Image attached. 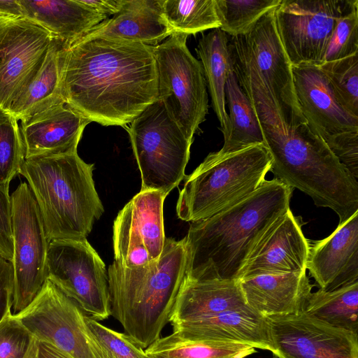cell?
<instances>
[{
  "mask_svg": "<svg viewBox=\"0 0 358 358\" xmlns=\"http://www.w3.org/2000/svg\"><path fill=\"white\" fill-rule=\"evenodd\" d=\"M238 281L246 303L264 317L301 311L313 287L306 271L259 275Z\"/></svg>",
  "mask_w": 358,
  "mask_h": 358,
  "instance_id": "cell-22",
  "label": "cell"
},
{
  "mask_svg": "<svg viewBox=\"0 0 358 358\" xmlns=\"http://www.w3.org/2000/svg\"><path fill=\"white\" fill-rule=\"evenodd\" d=\"M293 189L274 178L250 196L206 219L192 222L185 240V276L238 280L255 245L290 208Z\"/></svg>",
  "mask_w": 358,
  "mask_h": 358,
  "instance_id": "cell-2",
  "label": "cell"
},
{
  "mask_svg": "<svg viewBox=\"0 0 358 358\" xmlns=\"http://www.w3.org/2000/svg\"><path fill=\"white\" fill-rule=\"evenodd\" d=\"M87 325L108 358H150L124 333L113 330L88 315Z\"/></svg>",
  "mask_w": 358,
  "mask_h": 358,
  "instance_id": "cell-36",
  "label": "cell"
},
{
  "mask_svg": "<svg viewBox=\"0 0 358 358\" xmlns=\"http://www.w3.org/2000/svg\"><path fill=\"white\" fill-rule=\"evenodd\" d=\"M46 276L92 318L111 315L106 265L87 238L50 241Z\"/></svg>",
  "mask_w": 358,
  "mask_h": 358,
  "instance_id": "cell-10",
  "label": "cell"
},
{
  "mask_svg": "<svg viewBox=\"0 0 358 358\" xmlns=\"http://www.w3.org/2000/svg\"><path fill=\"white\" fill-rule=\"evenodd\" d=\"M302 311L332 327L358 335V282L333 291L310 292Z\"/></svg>",
  "mask_w": 358,
  "mask_h": 358,
  "instance_id": "cell-30",
  "label": "cell"
},
{
  "mask_svg": "<svg viewBox=\"0 0 358 358\" xmlns=\"http://www.w3.org/2000/svg\"><path fill=\"white\" fill-rule=\"evenodd\" d=\"M290 208L275 221L251 252L239 280L259 275L306 271L310 241Z\"/></svg>",
  "mask_w": 358,
  "mask_h": 358,
  "instance_id": "cell-17",
  "label": "cell"
},
{
  "mask_svg": "<svg viewBox=\"0 0 358 358\" xmlns=\"http://www.w3.org/2000/svg\"><path fill=\"white\" fill-rule=\"evenodd\" d=\"M50 34L26 17L0 19V108L8 110L42 65Z\"/></svg>",
  "mask_w": 358,
  "mask_h": 358,
  "instance_id": "cell-15",
  "label": "cell"
},
{
  "mask_svg": "<svg viewBox=\"0 0 358 358\" xmlns=\"http://www.w3.org/2000/svg\"><path fill=\"white\" fill-rule=\"evenodd\" d=\"M172 34L162 13L161 0H124L117 14L81 39L101 37L156 46Z\"/></svg>",
  "mask_w": 358,
  "mask_h": 358,
  "instance_id": "cell-23",
  "label": "cell"
},
{
  "mask_svg": "<svg viewBox=\"0 0 358 358\" xmlns=\"http://www.w3.org/2000/svg\"><path fill=\"white\" fill-rule=\"evenodd\" d=\"M184 238H166L159 258L127 268L116 262L108 269L111 315L134 343L145 349L160 337L185 275Z\"/></svg>",
  "mask_w": 358,
  "mask_h": 358,
  "instance_id": "cell-4",
  "label": "cell"
},
{
  "mask_svg": "<svg viewBox=\"0 0 358 358\" xmlns=\"http://www.w3.org/2000/svg\"><path fill=\"white\" fill-rule=\"evenodd\" d=\"M281 0H215L220 29L231 36L244 35Z\"/></svg>",
  "mask_w": 358,
  "mask_h": 358,
  "instance_id": "cell-32",
  "label": "cell"
},
{
  "mask_svg": "<svg viewBox=\"0 0 358 358\" xmlns=\"http://www.w3.org/2000/svg\"><path fill=\"white\" fill-rule=\"evenodd\" d=\"M255 113L275 178L308 194L317 206L334 210L339 224L358 212L357 179L307 123L287 127L270 106Z\"/></svg>",
  "mask_w": 358,
  "mask_h": 358,
  "instance_id": "cell-3",
  "label": "cell"
},
{
  "mask_svg": "<svg viewBox=\"0 0 358 358\" xmlns=\"http://www.w3.org/2000/svg\"><path fill=\"white\" fill-rule=\"evenodd\" d=\"M24 358H67L47 342L34 338Z\"/></svg>",
  "mask_w": 358,
  "mask_h": 358,
  "instance_id": "cell-41",
  "label": "cell"
},
{
  "mask_svg": "<svg viewBox=\"0 0 358 358\" xmlns=\"http://www.w3.org/2000/svg\"><path fill=\"white\" fill-rule=\"evenodd\" d=\"M24 17L46 29L69 47L108 17L90 9L79 0H19Z\"/></svg>",
  "mask_w": 358,
  "mask_h": 358,
  "instance_id": "cell-25",
  "label": "cell"
},
{
  "mask_svg": "<svg viewBox=\"0 0 358 358\" xmlns=\"http://www.w3.org/2000/svg\"><path fill=\"white\" fill-rule=\"evenodd\" d=\"M294 87L301 112L313 132L324 142L342 133L358 131V117L345 110L317 66H292Z\"/></svg>",
  "mask_w": 358,
  "mask_h": 358,
  "instance_id": "cell-18",
  "label": "cell"
},
{
  "mask_svg": "<svg viewBox=\"0 0 358 358\" xmlns=\"http://www.w3.org/2000/svg\"><path fill=\"white\" fill-rule=\"evenodd\" d=\"M34 337L14 314L0 322V358H24Z\"/></svg>",
  "mask_w": 358,
  "mask_h": 358,
  "instance_id": "cell-37",
  "label": "cell"
},
{
  "mask_svg": "<svg viewBox=\"0 0 358 358\" xmlns=\"http://www.w3.org/2000/svg\"><path fill=\"white\" fill-rule=\"evenodd\" d=\"M17 120L0 108V185L9 187L21 171L25 150Z\"/></svg>",
  "mask_w": 358,
  "mask_h": 358,
  "instance_id": "cell-34",
  "label": "cell"
},
{
  "mask_svg": "<svg viewBox=\"0 0 358 358\" xmlns=\"http://www.w3.org/2000/svg\"><path fill=\"white\" fill-rule=\"evenodd\" d=\"M278 358H358V335L302 310L266 317Z\"/></svg>",
  "mask_w": 358,
  "mask_h": 358,
  "instance_id": "cell-16",
  "label": "cell"
},
{
  "mask_svg": "<svg viewBox=\"0 0 358 358\" xmlns=\"http://www.w3.org/2000/svg\"><path fill=\"white\" fill-rule=\"evenodd\" d=\"M20 121L25 159L77 151L91 122L65 100Z\"/></svg>",
  "mask_w": 358,
  "mask_h": 358,
  "instance_id": "cell-20",
  "label": "cell"
},
{
  "mask_svg": "<svg viewBox=\"0 0 358 358\" xmlns=\"http://www.w3.org/2000/svg\"><path fill=\"white\" fill-rule=\"evenodd\" d=\"M83 5L95 13L108 17L117 14L124 0H79Z\"/></svg>",
  "mask_w": 358,
  "mask_h": 358,
  "instance_id": "cell-42",
  "label": "cell"
},
{
  "mask_svg": "<svg viewBox=\"0 0 358 358\" xmlns=\"http://www.w3.org/2000/svg\"><path fill=\"white\" fill-rule=\"evenodd\" d=\"M68 48L64 42L52 36L42 65L8 110L17 120H22L64 100L62 90V75Z\"/></svg>",
  "mask_w": 358,
  "mask_h": 358,
  "instance_id": "cell-26",
  "label": "cell"
},
{
  "mask_svg": "<svg viewBox=\"0 0 358 358\" xmlns=\"http://www.w3.org/2000/svg\"><path fill=\"white\" fill-rule=\"evenodd\" d=\"M358 52V0L336 22L327 48L324 62L340 59Z\"/></svg>",
  "mask_w": 358,
  "mask_h": 358,
  "instance_id": "cell-35",
  "label": "cell"
},
{
  "mask_svg": "<svg viewBox=\"0 0 358 358\" xmlns=\"http://www.w3.org/2000/svg\"><path fill=\"white\" fill-rule=\"evenodd\" d=\"M14 280L11 263L0 255V322L13 303Z\"/></svg>",
  "mask_w": 358,
  "mask_h": 358,
  "instance_id": "cell-40",
  "label": "cell"
},
{
  "mask_svg": "<svg viewBox=\"0 0 358 358\" xmlns=\"http://www.w3.org/2000/svg\"><path fill=\"white\" fill-rule=\"evenodd\" d=\"M93 170L77 151L25 159L20 174L36 199L49 241L87 238L103 213Z\"/></svg>",
  "mask_w": 358,
  "mask_h": 358,
  "instance_id": "cell-5",
  "label": "cell"
},
{
  "mask_svg": "<svg viewBox=\"0 0 358 358\" xmlns=\"http://www.w3.org/2000/svg\"><path fill=\"white\" fill-rule=\"evenodd\" d=\"M13 270V311L24 309L47 280L50 241L36 199L27 182L10 196Z\"/></svg>",
  "mask_w": 358,
  "mask_h": 358,
  "instance_id": "cell-11",
  "label": "cell"
},
{
  "mask_svg": "<svg viewBox=\"0 0 358 358\" xmlns=\"http://www.w3.org/2000/svg\"><path fill=\"white\" fill-rule=\"evenodd\" d=\"M172 327L173 332L185 336L247 344L277 355L267 318L248 305Z\"/></svg>",
  "mask_w": 358,
  "mask_h": 358,
  "instance_id": "cell-21",
  "label": "cell"
},
{
  "mask_svg": "<svg viewBox=\"0 0 358 358\" xmlns=\"http://www.w3.org/2000/svg\"><path fill=\"white\" fill-rule=\"evenodd\" d=\"M24 17V11L19 0H0V19L13 20Z\"/></svg>",
  "mask_w": 358,
  "mask_h": 358,
  "instance_id": "cell-43",
  "label": "cell"
},
{
  "mask_svg": "<svg viewBox=\"0 0 358 358\" xmlns=\"http://www.w3.org/2000/svg\"><path fill=\"white\" fill-rule=\"evenodd\" d=\"M325 143L339 162L357 179L358 131L340 134Z\"/></svg>",
  "mask_w": 358,
  "mask_h": 358,
  "instance_id": "cell-38",
  "label": "cell"
},
{
  "mask_svg": "<svg viewBox=\"0 0 358 358\" xmlns=\"http://www.w3.org/2000/svg\"><path fill=\"white\" fill-rule=\"evenodd\" d=\"M275 8L264 15L244 35L231 36L229 42L241 52L262 78L275 101L282 122L287 127H293L307 122L296 97L292 66L276 28Z\"/></svg>",
  "mask_w": 358,
  "mask_h": 358,
  "instance_id": "cell-13",
  "label": "cell"
},
{
  "mask_svg": "<svg viewBox=\"0 0 358 358\" xmlns=\"http://www.w3.org/2000/svg\"><path fill=\"white\" fill-rule=\"evenodd\" d=\"M129 124L126 129L141 173V191H159L167 196L186 178L193 142L159 99Z\"/></svg>",
  "mask_w": 358,
  "mask_h": 358,
  "instance_id": "cell-7",
  "label": "cell"
},
{
  "mask_svg": "<svg viewBox=\"0 0 358 358\" xmlns=\"http://www.w3.org/2000/svg\"><path fill=\"white\" fill-rule=\"evenodd\" d=\"M9 187L0 185V255L9 261L13 257L11 203Z\"/></svg>",
  "mask_w": 358,
  "mask_h": 358,
  "instance_id": "cell-39",
  "label": "cell"
},
{
  "mask_svg": "<svg viewBox=\"0 0 358 358\" xmlns=\"http://www.w3.org/2000/svg\"><path fill=\"white\" fill-rule=\"evenodd\" d=\"M161 6L173 34L188 36L220 27L215 0H161Z\"/></svg>",
  "mask_w": 358,
  "mask_h": 358,
  "instance_id": "cell-31",
  "label": "cell"
},
{
  "mask_svg": "<svg viewBox=\"0 0 358 358\" xmlns=\"http://www.w3.org/2000/svg\"><path fill=\"white\" fill-rule=\"evenodd\" d=\"M187 35L173 34L153 46L158 76V99L185 136L194 134L208 110L207 85L201 62L187 46Z\"/></svg>",
  "mask_w": 358,
  "mask_h": 358,
  "instance_id": "cell-8",
  "label": "cell"
},
{
  "mask_svg": "<svg viewBox=\"0 0 358 358\" xmlns=\"http://www.w3.org/2000/svg\"><path fill=\"white\" fill-rule=\"evenodd\" d=\"M306 269L325 292L358 282V212L327 238L310 242Z\"/></svg>",
  "mask_w": 358,
  "mask_h": 358,
  "instance_id": "cell-19",
  "label": "cell"
},
{
  "mask_svg": "<svg viewBox=\"0 0 358 358\" xmlns=\"http://www.w3.org/2000/svg\"><path fill=\"white\" fill-rule=\"evenodd\" d=\"M145 351L150 358H245L256 352L247 344L194 338L173 331Z\"/></svg>",
  "mask_w": 358,
  "mask_h": 358,
  "instance_id": "cell-29",
  "label": "cell"
},
{
  "mask_svg": "<svg viewBox=\"0 0 358 358\" xmlns=\"http://www.w3.org/2000/svg\"><path fill=\"white\" fill-rule=\"evenodd\" d=\"M318 67L327 78L341 106L352 115L358 117V52L325 62Z\"/></svg>",
  "mask_w": 358,
  "mask_h": 358,
  "instance_id": "cell-33",
  "label": "cell"
},
{
  "mask_svg": "<svg viewBox=\"0 0 358 358\" xmlns=\"http://www.w3.org/2000/svg\"><path fill=\"white\" fill-rule=\"evenodd\" d=\"M228 35L220 28L203 35L196 49L200 58L213 110L220 124L224 138L229 131L226 110L225 86L232 69Z\"/></svg>",
  "mask_w": 358,
  "mask_h": 358,
  "instance_id": "cell-27",
  "label": "cell"
},
{
  "mask_svg": "<svg viewBox=\"0 0 358 358\" xmlns=\"http://www.w3.org/2000/svg\"><path fill=\"white\" fill-rule=\"evenodd\" d=\"M14 315L34 338L67 358H108L87 325V314L48 279L31 303Z\"/></svg>",
  "mask_w": 358,
  "mask_h": 358,
  "instance_id": "cell-9",
  "label": "cell"
},
{
  "mask_svg": "<svg viewBox=\"0 0 358 358\" xmlns=\"http://www.w3.org/2000/svg\"><path fill=\"white\" fill-rule=\"evenodd\" d=\"M357 0H281L275 10L278 33L292 66L324 63L336 20Z\"/></svg>",
  "mask_w": 358,
  "mask_h": 358,
  "instance_id": "cell-12",
  "label": "cell"
},
{
  "mask_svg": "<svg viewBox=\"0 0 358 358\" xmlns=\"http://www.w3.org/2000/svg\"><path fill=\"white\" fill-rule=\"evenodd\" d=\"M152 48L101 37L79 40L66 52L64 99L90 122L125 127L158 99Z\"/></svg>",
  "mask_w": 358,
  "mask_h": 358,
  "instance_id": "cell-1",
  "label": "cell"
},
{
  "mask_svg": "<svg viewBox=\"0 0 358 358\" xmlns=\"http://www.w3.org/2000/svg\"><path fill=\"white\" fill-rule=\"evenodd\" d=\"M225 99L229 110V131L219 152H231L252 145L264 144L258 117L232 69L226 83Z\"/></svg>",
  "mask_w": 358,
  "mask_h": 358,
  "instance_id": "cell-28",
  "label": "cell"
},
{
  "mask_svg": "<svg viewBox=\"0 0 358 358\" xmlns=\"http://www.w3.org/2000/svg\"><path fill=\"white\" fill-rule=\"evenodd\" d=\"M166 195L140 191L118 213L113 227L115 262L127 268L157 260L164 247L163 207Z\"/></svg>",
  "mask_w": 358,
  "mask_h": 358,
  "instance_id": "cell-14",
  "label": "cell"
},
{
  "mask_svg": "<svg viewBox=\"0 0 358 358\" xmlns=\"http://www.w3.org/2000/svg\"><path fill=\"white\" fill-rule=\"evenodd\" d=\"M271 165L264 144L210 152L186 176L176 204L178 218L197 222L236 204L262 185Z\"/></svg>",
  "mask_w": 358,
  "mask_h": 358,
  "instance_id": "cell-6",
  "label": "cell"
},
{
  "mask_svg": "<svg viewBox=\"0 0 358 358\" xmlns=\"http://www.w3.org/2000/svg\"><path fill=\"white\" fill-rule=\"evenodd\" d=\"M248 305L238 280L183 278L169 315L171 326Z\"/></svg>",
  "mask_w": 358,
  "mask_h": 358,
  "instance_id": "cell-24",
  "label": "cell"
}]
</instances>
